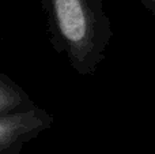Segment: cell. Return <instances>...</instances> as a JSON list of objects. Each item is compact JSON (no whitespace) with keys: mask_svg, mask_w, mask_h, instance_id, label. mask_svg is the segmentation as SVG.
Wrapping results in <instances>:
<instances>
[{"mask_svg":"<svg viewBox=\"0 0 155 154\" xmlns=\"http://www.w3.org/2000/svg\"><path fill=\"white\" fill-rule=\"evenodd\" d=\"M106 0H41L52 48L80 76H90L104 62L113 38Z\"/></svg>","mask_w":155,"mask_h":154,"instance_id":"1","label":"cell"},{"mask_svg":"<svg viewBox=\"0 0 155 154\" xmlns=\"http://www.w3.org/2000/svg\"><path fill=\"white\" fill-rule=\"evenodd\" d=\"M53 123V116L38 105L0 115V154L16 153L23 143L51 128Z\"/></svg>","mask_w":155,"mask_h":154,"instance_id":"2","label":"cell"},{"mask_svg":"<svg viewBox=\"0 0 155 154\" xmlns=\"http://www.w3.org/2000/svg\"><path fill=\"white\" fill-rule=\"evenodd\" d=\"M37 104L12 78L0 72V115L30 109Z\"/></svg>","mask_w":155,"mask_h":154,"instance_id":"3","label":"cell"},{"mask_svg":"<svg viewBox=\"0 0 155 154\" xmlns=\"http://www.w3.org/2000/svg\"><path fill=\"white\" fill-rule=\"evenodd\" d=\"M140 3L148 11V14L155 19V0H140Z\"/></svg>","mask_w":155,"mask_h":154,"instance_id":"4","label":"cell"},{"mask_svg":"<svg viewBox=\"0 0 155 154\" xmlns=\"http://www.w3.org/2000/svg\"><path fill=\"white\" fill-rule=\"evenodd\" d=\"M2 42H3V37L0 35V45H2Z\"/></svg>","mask_w":155,"mask_h":154,"instance_id":"5","label":"cell"}]
</instances>
